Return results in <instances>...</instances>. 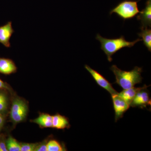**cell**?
Masks as SVG:
<instances>
[{"label":"cell","mask_w":151,"mask_h":151,"mask_svg":"<svg viewBox=\"0 0 151 151\" xmlns=\"http://www.w3.org/2000/svg\"><path fill=\"white\" fill-rule=\"evenodd\" d=\"M14 32L12 22L0 27V43L6 47H9L11 46L10 40Z\"/></svg>","instance_id":"8"},{"label":"cell","mask_w":151,"mask_h":151,"mask_svg":"<svg viewBox=\"0 0 151 151\" xmlns=\"http://www.w3.org/2000/svg\"><path fill=\"white\" fill-rule=\"evenodd\" d=\"M4 120L3 118V115L0 114V131L1 129L2 128L3 125H4Z\"/></svg>","instance_id":"22"},{"label":"cell","mask_w":151,"mask_h":151,"mask_svg":"<svg viewBox=\"0 0 151 151\" xmlns=\"http://www.w3.org/2000/svg\"><path fill=\"white\" fill-rule=\"evenodd\" d=\"M52 127L57 129H64L70 127L68 119L59 114L52 116Z\"/></svg>","instance_id":"12"},{"label":"cell","mask_w":151,"mask_h":151,"mask_svg":"<svg viewBox=\"0 0 151 151\" xmlns=\"http://www.w3.org/2000/svg\"><path fill=\"white\" fill-rule=\"evenodd\" d=\"M35 151H47V144H39L37 147Z\"/></svg>","instance_id":"19"},{"label":"cell","mask_w":151,"mask_h":151,"mask_svg":"<svg viewBox=\"0 0 151 151\" xmlns=\"http://www.w3.org/2000/svg\"><path fill=\"white\" fill-rule=\"evenodd\" d=\"M116 77L115 83L124 89L134 87L136 84L142 82L143 78L141 76L142 72V68L136 66L131 71H125L119 69L116 65H113L110 68Z\"/></svg>","instance_id":"1"},{"label":"cell","mask_w":151,"mask_h":151,"mask_svg":"<svg viewBox=\"0 0 151 151\" xmlns=\"http://www.w3.org/2000/svg\"><path fill=\"white\" fill-rule=\"evenodd\" d=\"M17 67L13 60L0 58V73L9 75L16 72Z\"/></svg>","instance_id":"10"},{"label":"cell","mask_w":151,"mask_h":151,"mask_svg":"<svg viewBox=\"0 0 151 151\" xmlns=\"http://www.w3.org/2000/svg\"><path fill=\"white\" fill-rule=\"evenodd\" d=\"M8 89V87L6 85L5 83L0 79V89Z\"/></svg>","instance_id":"21"},{"label":"cell","mask_w":151,"mask_h":151,"mask_svg":"<svg viewBox=\"0 0 151 151\" xmlns=\"http://www.w3.org/2000/svg\"><path fill=\"white\" fill-rule=\"evenodd\" d=\"M8 106V98L4 91H0V114L2 115L6 113Z\"/></svg>","instance_id":"15"},{"label":"cell","mask_w":151,"mask_h":151,"mask_svg":"<svg viewBox=\"0 0 151 151\" xmlns=\"http://www.w3.org/2000/svg\"><path fill=\"white\" fill-rule=\"evenodd\" d=\"M146 87H149V86L145 85L143 87H135L134 86L129 89H124L120 93H118V94L130 105L137 93Z\"/></svg>","instance_id":"11"},{"label":"cell","mask_w":151,"mask_h":151,"mask_svg":"<svg viewBox=\"0 0 151 151\" xmlns=\"http://www.w3.org/2000/svg\"><path fill=\"white\" fill-rule=\"evenodd\" d=\"M113 100V108L115 113V122H117L119 119L124 116V113L130 108L129 104L119 96V94L111 95Z\"/></svg>","instance_id":"6"},{"label":"cell","mask_w":151,"mask_h":151,"mask_svg":"<svg viewBox=\"0 0 151 151\" xmlns=\"http://www.w3.org/2000/svg\"><path fill=\"white\" fill-rule=\"evenodd\" d=\"M138 1L133 0H124L119 3L113 9L110 14L116 13L117 15L124 21L134 17L140 12L138 8Z\"/></svg>","instance_id":"3"},{"label":"cell","mask_w":151,"mask_h":151,"mask_svg":"<svg viewBox=\"0 0 151 151\" xmlns=\"http://www.w3.org/2000/svg\"><path fill=\"white\" fill-rule=\"evenodd\" d=\"M52 116L47 114H41L37 118L32 120V122L39 125L42 128L52 127Z\"/></svg>","instance_id":"13"},{"label":"cell","mask_w":151,"mask_h":151,"mask_svg":"<svg viewBox=\"0 0 151 151\" xmlns=\"http://www.w3.org/2000/svg\"><path fill=\"white\" fill-rule=\"evenodd\" d=\"M147 87H148L143 88L137 93L130 104V106L143 109L151 106V100L149 91L147 90Z\"/></svg>","instance_id":"7"},{"label":"cell","mask_w":151,"mask_h":151,"mask_svg":"<svg viewBox=\"0 0 151 151\" xmlns=\"http://www.w3.org/2000/svg\"><path fill=\"white\" fill-rule=\"evenodd\" d=\"M47 151H65L64 146H63L58 141L51 140L47 143Z\"/></svg>","instance_id":"17"},{"label":"cell","mask_w":151,"mask_h":151,"mask_svg":"<svg viewBox=\"0 0 151 151\" xmlns=\"http://www.w3.org/2000/svg\"><path fill=\"white\" fill-rule=\"evenodd\" d=\"M28 111V107L24 100L19 98L14 99L12 104L10 117L13 123L18 124L25 119Z\"/></svg>","instance_id":"4"},{"label":"cell","mask_w":151,"mask_h":151,"mask_svg":"<svg viewBox=\"0 0 151 151\" xmlns=\"http://www.w3.org/2000/svg\"><path fill=\"white\" fill-rule=\"evenodd\" d=\"M8 151H21V145L12 137H9L6 142Z\"/></svg>","instance_id":"16"},{"label":"cell","mask_w":151,"mask_h":151,"mask_svg":"<svg viewBox=\"0 0 151 151\" xmlns=\"http://www.w3.org/2000/svg\"><path fill=\"white\" fill-rule=\"evenodd\" d=\"M141 32L138 34L139 37L142 38L143 44L148 49L149 51H151V29L148 27H140Z\"/></svg>","instance_id":"14"},{"label":"cell","mask_w":151,"mask_h":151,"mask_svg":"<svg viewBox=\"0 0 151 151\" xmlns=\"http://www.w3.org/2000/svg\"><path fill=\"white\" fill-rule=\"evenodd\" d=\"M38 145V143H22L21 151H35Z\"/></svg>","instance_id":"18"},{"label":"cell","mask_w":151,"mask_h":151,"mask_svg":"<svg viewBox=\"0 0 151 151\" xmlns=\"http://www.w3.org/2000/svg\"><path fill=\"white\" fill-rule=\"evenodd\" d=\"M101 43V49L107 56L109 62L113 60L112 56L120 50L125 47H132L142 39L138 38L133 42H129L125 39L124 36L116 39H108L103 37L100 34H97L96 37Z\"/></svg>","instance_id":"2"},{"label":"cell","mask_w":151,"mask_h":151,"mask_svg":"<svg viewBox=\"0 0 151 151\" xmlns=\"http://www.w3.org/2000/svg\"><path fill=\"white\" fill-rule=\"evenodd\" d=\"M84 67L85 69L90 73L97 84L103 89L107 90L111 95L117 94L119 93L114 89L112 84L98 71L92 69L90 66L87 65H85Z\"/></svg>","instance_id":"5"},{"label":"cell","mask_w":151,"mask_h":151,"mask_svg":"<svg viewBox=\"0 0 151 151\" xmlns=\"http://www.w3.org/2000/svg\"><path fill=\"white\" fill-rule=\"evenodd\" d=\"M6 143L3 142H0V151H7Z\"/></svg>","instance_id":"20"},{"label":"cell","mask_w":151,"mask_h":151,"mask_svg":"<svg viewBox=\"0 0 151 151\" xmlns=\"http://www.w3.org/2000/svg\"><path fill=\"white\" fill-rule=\"evenodd\" d=\"M137 19L142 24L141 27H151V0H147L145 9L140 12Z\"/></svg>","instance_id":"9"}]
</instances>
